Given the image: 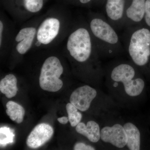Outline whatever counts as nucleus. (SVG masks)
<instances>
[{"instance_id": "nucleus-1", "label": "nucleus", "mask_w": 150, "mask_h": 150, "mask_svg": "<svg viewBox=\"0 0 150 150\" xmlns=\"http://www.w3.org/2000/svg\"><path fill=\"white\" fill-rule=\"evenodd\" d=\"M74 21L71 14L64 11L51 10L43 15L32 49L50 48L58 45L67 38Z\"/></svg>"}, {"instance_id": "nucleus-2", "label": "nucleus", "mask_w": 150, "mask_h": 150, "mask_svg": "<svg viewBox=\"0 0 150 150\" xmlns=\"http://www.w3.org/2000/svg\"><path fill=\"white\" fill-rule=\"evenodd\" d=\"M86 21L99 55L115 56L124 51L117 30L104 15L89 13Z\"/></svg>"}, {"instance_id": "nucleus-3", "label": "nucleus", "mask_w": 150, "mask_h": 150, "mask_svg": "<svg viewBox=\"0 0 150 150\" xmlns=\"http://www.w3.org/2000/svg\"><path fill=\"white\" fill-rule=\"evenodd\" d=\"M121 39L133 63L143 68L150 61V29L144 25L124 28Z\"/></svg>"}, {"instance_id": "nucleus-4", "label": "nucleus", "mask_w": 150, "mask_h": 150, "mask_svg": "<svg viewBox=\"0 0 150 150\" xmlns=\"http://www.w3.org/2000/svg\"><path fill=\"white\" fill-rule=\"evenodd\" d=\"M64 72V67L60 58L55 54L49 55L40 68L39 77L40 88L46 91H59L63 86V81L60 78Z\"/></svg>"}, {"instance_id": "nucleus-5", "label": "nucleus", "mask_w": 150, "mask_h": 150, "mask_svg": "<svg viewBox=\"0 0 150 150\" xmlns=\"http://www.w3.org/2000/svg\"><path fill=\"white\" fill-rule=\"evenodd\" d=\"M137 70L129 63H122L116 65L110 72V77L115 82H121L124 86L126 93L130 96L141 94L145 86L142 79L137 78Z\"/></svg>"}, {"instance_id": "nucleus-6", "label": "nucleus", "mask_w": 150, "mask_h": 150, "mask_svg": "<svg viewBox=\"0 0 150 150\" xmlns=\"http://www.w3.org/2000/svg\"><path fill=\"white\" fill-rule=\"evenodd\" d=\"M45 0H3L5 8L18 21H23L40 12Z\"/></svg>"}, {"instance_id": "nucleus-7", "label": "nucleus", "mask_w": 150, "mask_h": 150, "mask_svg": "<svg viewBox=\"0 0 150 150\" xmlns=\"http://www.w3.org/2000/svg\"><path fill=\"white\" fill-rule=\"evenodd\" d=\"M43 16L30 20L16 33L11 48L12 53L22 56L32 49L38 26Z\"/></svg>"}, {"instance_id": "nucleus-8", "label": "nucleus", "mask_w": 150, "mask_h": 150, "mask_svg": "<svg viewBox=\"0 0 150 150\" xmlns=\"http://www.w3.org/2000/svg\"><path fill=\"white\" fill-rule=\"evenodd\" d=\"M146 0H131L125 11L123 28L144 25Z\"/></svg>"}, {"instance_id": "nucleus-9", "label": "nucleus", "mask_w": 150, "mask_h": 150, "mask_svg": "<svg viewBox=\"0 0 150 150\" xmlns=\"http://www.w3.org/2000/svg\"><path fill=\"white\" fill-rule=\"evenodd\" d=\"M100 139L120 149L126 146L128 141L124 127L120 124L103 127L100 130Z\"/></svg>"}, {"instance_id": "nucleus-10", "label": "nucleus", "mask_w": 150, "mask_h": 150, "mask_svg": "<svg viewBox=\"0 0 150 150\" xmlns=\"http://www.w3.org/2000/svg\"><path fill=\"white\" fill-rule=\"evenodd\" d=\"M96 95V91L94 88L87 85L83 86L73 92L70 96V102L80 111H86Z\"/></svg>"}, {"instance_id": "nucleus-11", "label": "nucleus", "mask_w": 150, "mask_h": 150, "mask_svg": "<svg viewBox=\"0 0 150 150\" xmlns=\"http://www.w3.org/2000/svg\"><path fill=\"white\" fill-rule=\"evenodd\" d=\"M53 128L49 124L41 123L37 125L28 137L26 144L31 149H37L48 142L54 134Z\"/></svg>"}, {"instance_id": "nucleus-12", "label": "nucleus", "mask_w": 150, "mask_h": 150, "mask_svg": "<svg viewBox=\"0 0 150 150\" xmlns=\"http://www.w3.org/2000/svg\"><path fill=\"white\" fill-rule=\"evenodd\" d=\"M15 28L13 23L4 14L0 17V49L1 52L11 50L15 36Z\"/></svg>"}, {"instance_id": "nucleus-13", "label": "nucleus", "mask_w": 150, "mask_h": 150, "mask_svg": "<svg viewBox=\"0 0 150 150\" xmlns=\"http://www.w3.org/2000/svg\"><path fill=\"white\" fill-rule=\"evenodd\" d=\"M76 130L93 143H96L100 139V129L99 125L95 121H89L86 125L80 122L77 125Z\"/></svg>"}, {"instance_id": "nucleus-14", "label": "nucleus", "mask_w": 150, "mask_h": 150, "mask_svg": "<svg viewBox=\"0 0 150 150\" xmlns=\"http://www.w3.org/2000/svg\"><path fill=\"white\" fill-rule=\"evenodd\" d=\"M127 135V145L130 150H139L141 146V134L139 130L133 123L129 122L123 126Z\"/></svg>"}, {"instance_id": "nucleus-15", "label": "nucleus", "mask_w": 150, "mask_h": 150, "mask_svg": "<svg viewBox=\"0 0 150 150\" xmlns=\"http://www.w3.org/2000/svg\"><path fill=\"white\" fill-rule=\"evenodd\" d=\"M17 83V79L15 75H6L0 81V91L8 98H12L16 95L18 91Z\"/></svg>"}, {"instance_id": "nucleus-16", "label": "nucleus", "mask_w": 150, "mask_h": 150, "mask_svg": "<svg viewBox=\"0 0 150 150\" xmlns=\"http://www.w3.org/2000/svg\"><path fill=\"white\" fill-rule=\"evenodd\" d=\"M6 107V112L12 121L18 124L23 122L25 110L21 105L13 101H9L7 103Z\"/></svg>"}, {"instance_id": "nucleus-17", "label": "nucleus", "mask_w": 150, "mask_h": 150, "mask_svg": "<svg viewBox=\"0 0 150 150\" xmlns=\"http://www.w3.org/2000/svg\"><path fill=\"white\" fill-rule=\"evenodd\" d=\"M67 113L68 114L69 122L71 126L75 127L80 123L82 115L78 111L79 109L71 103H68L66 105Z\"/></svg>"}, {"instance_id": "nucleus-18", "label": "nucleus", "mask_w": 150, "mask_h": 150, "mask_svg": "<svg viewBox=\"0 0 150 150\" xmlns=\"http://www.w3.org/2000/svg\"><path fill=\"white\" fill-rule=\"evenodd\" d=\"M0 135L1 146H5L7 144L13 142L15 135L13 132L10 128L6 127H1Z\"/></svg>"}, {"instance_id": "nucleus-19", "label": "nucleus", "mask_w": 150, "mask_h": 150, "mask_svg": "<svg viewBox=\"0 0 150 150\" xmlns=\"http://www.w3.org/2000/svg\"><path fill=\"white\" fill-rule=\"evenodd\" d=\"M144 25L150 29V0H146Z\"/></svg>"}, {"instance_id": "nucleus-20", "label": "nucleus", "mask_w": 150, "mask_h": 150, "mask_svg": "<svg viewBox=\"0 0 150 150\" xmlns=\"http://www.w3.org/2000/svg\"><path fill=\"white\" fill-rule=\"evenodd\" d=\"M75 150H94L95 149L89 145H87L83 143H77L74 146Z\"/></svg>"}, {"instance_id": "nucleus-21", "label": "nucleus", "mask_w": 150, "mask_h": 150, "mask_svg": "<svg viewBox=\"0 0 150 150\" xmlns=\"http://www.w3.org/2000/svg\"><path fill=\"white\" fill-rule=\"evenodd\" d=\"M58 121L59 123H62V124H66L68 123L69 121V118L66 116H64V117H61L58 118Z\"/></svg>"}, {"instance_id": "nucleus-22", "label": "nucleus", "mask_w": 150, "mask_h": 150, "mask_svg": "<svg viewBox=\"0 0 150 150\" xmlns=\"http://www.w3.org/2000/svg\"><path fill=\"white\" fill-rule=\"evenodd\" d=\"M92 0H82L81 3L82 5L89 4Z\"/></svg>"}]
</instances>
